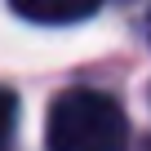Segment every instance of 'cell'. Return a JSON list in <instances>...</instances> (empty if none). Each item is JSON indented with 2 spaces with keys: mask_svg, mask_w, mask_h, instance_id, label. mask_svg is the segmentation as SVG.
Returning <instances> with one entry per match:
<instances>
[{
  "mask_svg": "<svg viewBox=\"0 0 151 151\" xmlns=\"http://www.w3.org/2000/svg\"><path fill=\"white\" fill-rule=\"evenodd\" d=\"M147 36H151V14H147Z\"/></svg>",
  "mask_w": 151,
  "mask_h": 151,
  "instance_id": "277c9868",
  "label": "cell"
},
{
  "mask_svg": "<svg viewBox=\"0 0 151 151\" xmlns=\"http://www.w3.org/2000/svg\"><path fill=\"white\" fill-rule=\"evenodd\" d=\"M45 138H49V151H124L129 120L120 102L98 89H67L49 107Z\"/></svg>",
  "mask_w": 151,
  "mask_h": 151,
  "instance_id": "6da1fadb",
  "label": "cell"
},
{
  "mask_svg": "<svg viewBox=\"0 0 151 151\" xmlns=\"http://www.w3.org/2000/svg\"><path fill=\"white\" fill-rule=\"evenodd\" d=\"M14 129H18V98H14L9 89H0V151L9 147Z\"/></svg>",
  "mask_w": 151,
  "mask_h": 151,
  "instance_id": "3957f363",
  "label": "cell"
},
{
  "mask_svg": "<svg viewBox=\"0 0 151 151\" xmlns=\"http://www.w3.org/2000/svg\"><path fill=\"white\" fill-rule=\"evenodd\" d=\"M14 14L27 22H45V27H62V22H80L89 14L102 9V0H9Z\"/></svg>",
  "mask_w": 151,
  "mask_h": 151,
  "instance_id": "7a4b0ae2",
  "label": "cell"
}]
</instances>
